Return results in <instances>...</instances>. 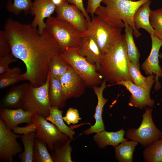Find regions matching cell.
I'll return each instance as SVG.
<instances>
[{
  "instance_id": "6da1fadb",
  "label": "cell",
  "mask_w": 162,
  "mask_h": 162,
  "mask_svg": "<svg viewBox=\"0 0 162 162\" xmlns=\"http://www.w3.org/2000/svg\"><path fill=\"white\" fill-rule=\"evenodd\" d=\"M4 28L11 52L26 66V72L20 76L34 86L44 84L50 72L51 59L61 52L56 41L46 29L41 34L31 24L10 18L6 21Z\"/></svg>"
},
{
  "instance_id": "7a4b0ae2",
  "label": "cell",
  "mask_w": 162,
  "mask_h": 162,
  "mask_svg": "<svg viewBox=\"0 0 162 162\" xmlns=\"http://www.w3.org/2000/svg\"><path fill=\"white\" fill-rule=\"evenodd\" d=\"M130 62L124 35L122 34L104 53L98 71L104 80L110 83L132 81L128 73Z\"/></svg>"
},
{
  "instance_id": "3957f363",
  "label": "cell",
  "mask_w": 162,
  "mask_h": 162,
  "mask_svg": "<svg viewBox=\"0 0 162 162\" xmlns=\"http://www.w3.org/2000/svg\"><path fill=\"white\" fill-rule=\"evenodd\" d=\"M149 0H102L105 6H100L94 14L105 21L113 28L122 29L125 22L133 31V35L138 38L142 34L136 28L134 21V14L137 10Z\"/></svg>"
},
{
  "instance_id": "277c9868",
  "label": "cell",
  "mask_w": 162,
  "mask_h": 162,
  "mask_svg": "<svg viewBox=\"0 0 162 162\" xmlns=\"http://www.w3.org/2000/svg\"><path fill=\"white\" fill-rule=\"evenodd\" d=\"M77 48H68L62 52L59 56L68 64L85 82L86 87L93 88L100 85L104 80L98 71L96 65L87 61L79 55Z\"/></svg>"
},
{
  "instance_id": "5b68a950",
  "label": "cell",
  "mask_w": 162,
  "mask_h": 162,
  "mask_svg": "<svg viewBox=\"0 0 162 162\" xmlns=\"http://www.w3.org/2000/svg\"><path fill=\"white\" fill-rule=\"evenodd\" d=\"M46 29L58 44L61 52L68 48H77L81 33L72 24L57 17L50 16L45 22Z\"/></svg>"
},
{
  "instance_id": "8992f818",
  "label": "cell",
  "mask_w": 162,
  "mask_h": 162,
  "mask_svg": "<svg viewBox=\"0 0 162 162\" xmlns=\"http://www.w3.org/2000/svg\"><path fill=\"white\" fill-rule=\"evenodd\" d=\"M50 72L45 83L38 87L30 83L24 93L22 108L46 118L49 115L51 106L49 97Z\"/></svg>"
},
{
  "instance_id": "52a82bcc",
  "label": "cell",
  "mask_w": 162,
  "mask_h": 162,
  "mask_svg": "<svg viewBox=\"0 0 162 162\" xmlns=\"http://www.w3.org/2000/svg\"><path fill=\"white\" fill-rule=\"evenodd\" d=\"M122 31V28L111 27L101 18L96 16L88 22L86 31L81 33V36H91L104 54L121 35Z\"/></svg>"
},
{
  "instance_id": "ba28073f",
  "label": "cell",
  "mask_w": 162,
  "mask_h": 162,
  "mask_svg": "<svg viewBox=\"0 0 162 162\" xmlns=\"http://www.w3.org/2000/svg\"><path fill=\"white\" fill-rule=\"evenodd\" d=\"M145 111L142 116V119L140 127L128 129L127 137L139 143L143 147H146L154 141L162 138V132L155 125L152 118V109L145 108Z\"/></svg>"
},
{
  "instance_id": "9c48e42d",
  "label": "cell",
  "mask_w": 162,
  "mask_h": 162,
  "mask_svg": "<svg viewBox=\"0 0 162 162\" xmlns=\"http://www.w3.org/2000/svg\"><path fill=\"white\" fill-rule=\"evenodd\" d=\"M36 123L35 138L45 143L49 150L52 152L54 147L72 140L60 131L53 124L48 122L46 118L35 114L32 123Z\"/></svg>"
},
{
  "instance_id": "30bf717a",
  "label": "cell",
  "mask_w": 162,
  "mask_h": 162,
  "mask_svg": "<svg viewBox=\"0 0 162 162\" xmlns=\"http://www.w3.org/2000/svg\"><path fill=\"white\" fill-rule=\"evenodd\" d=\"M6 127L4 122L0 118V160L12 162L13 157L22 151L21 145L17 141L21 137Z\"/></svg>"
},
{
  "instance_id": "8fae6325",
  "label": "cell",
  "mask_w": 162,
  "mask_h": 162,
  "mask_svg": "<svg viewBox=\"0 0 162 162\" xmlns=\"http://www.w3.org/2000/svg\"><path fill=\"white\" fill-rule=\"evenodd\" d=\"M154 83L151 82L146 87L137 86L129 81L122 80L116 84L124 86L131 94L128 105L142 109L146 107L152 108L154 106L155 101L151 98L150 92Z\"/></svg>"
},
{
  "instance_id": "7c38bea8",
  "label": "cell",
  "mask_w": 162,
  "mask_h": 162,
  "mask_svg": "<svg viewBox=\"0 0 162 162\" xmlns=\"http://www.w3.org/2000/svg\"><path fill=\"white\" fill-rule=\"evenodd\" d=\"M152 41V47L150 53L141 65L142 70L148 75H155L154 89L158 91L162 85L159 80L162 77V69L159 65V52L162 46V40H160L154 35H150Z\"/></svg>"
},
{
  "instance_id": "4fadbf2b",
  "label": "cell",
  "mask_w": 162,
  "mask_h": 162,
  "mask_svg": "<svg viewBox=\"0 0 162 162\" xmlns=\"http://www.w3.org/2000/svg\"><path fill=\"white\" fill-rule=\"evenodd\" d=\"M60 81L66 100L78 98L85 92L86 86L85 82L71 66Z\"/></svg>"
},
{
  "instance_id": "5bb4252c",
  "label": "cell",
  "mask_w": 162,
  "mask_h": 162,
  "mask_svg": "<svg viewBox=\"0 0 162 162\" xmlns=\"http://www.w3.org/2000/svg\"><path fill=\"white\" fill-rule=\"evenodd\" d=\"M57 17L69 22L81 32H86L88 22L84 14L76 6L65 1L56 7L55 10Z\"/></svg>"
},
{
  "instance_id": "9a60e30c",
  "label": "cell",
  "mask_w": 162,
  "mask_h": 162,
  "mask_svg": "<svg viewBox=\"0 0 162 162\" xmlns=\"http://www.w3.org/2000/svg\"><path fill=\"white\" fill-rule=\"evenodd\" d=\"M56 8L51 0H34L33 2L30 12L34 17L31 25L35 28L38 26L40 34L46 28L44 19L51 16Z\"/></svg>"
},
{
  "instance_id": "2e32d148",
  "label": "cell",
  "mask_w": 162,
  "mask_h": 162,
  "mask_svg": "<svg viewBox=\"0 0 162 162\" xmlns=\"http://www.w3.org/2000/svg\"><path fill=\"white\" fill-rule=\"evenodd\" d=\"M77 52L79 55L84 57L89 62L96 65L98 71L104 54L91 36L82 37Z\"/></svg>"
},
{
  "instance_id": "e0dca14e",
  "label": "cell",
  "mask_w": 162,
  "mask_h": 162,
  "mask_svg": "<svg viewBox=\"0 0 162 162\" xmlns=\"http://www.w3.org/2000/svg\"><path fill=\"white\" fill-rule=\"evenodd\" d=\"M35 113L23 110L22 108L9 109L0 108V118L4 122L8 129L12 130L15 127L21 123L30 124Z\"/></svg>"
},
{
  "instance_id": "ac0fdd59",
  "label": "cell",
  "mask_w": 162,
  "mask_h": 162,
  "mask_svg": "<svg viewBox=\"0 0 162 162\" xmlns=\"http://www.w3.org/2000/svg\"><path fill=\"white\" fill-rule=\"evenodd\" d=\"M106 81L104 80L100 86H95L92 88L98 99V103L94 116L95 122L93 125L84 130L83 134L85 135L96 133L105 130L102 113L104 107L108 101V100L104 98L103 96L104 90L106 87Z\"/></svg>"
},
{
  "instance_id": "d6986e66",
  "label": "cell",
  "mask_w": 162,
  "mask_h": 162,
  "mask_svg": "<svg viewBox=\"0 0 162 162\" xmlns=\"http://www.w3.org/2000/svg\"><path fill=\"white\" fill-rule=\"evenodd\" d=\"M29 83L12 86L1 99L0 108L15 109L22 108L24 93Z\"/></svg>"
},
{
  "instance_id": "ffe728a7",
  "label": "cell",
  "mask_w": 162,
  "mask_h": 162,
  "mask_svg": "<svg viewBox=\"0 0 162 162\" xmlns=\"http://www.w3.org/2000/svg\"><path fill=\"white\" fill-rule=\"evenodd\" d=\"M125 134V131L123 129L115 132H108L104 130L96 133L93 139L99 148L103 149L108 145L115 148L128 140L124 137Z\"/></svg>"
},
{
  "instance_id": "44dd1931",
  "label": "cell",
  "mask_w": 162,
  "mask_h": 162,
  "mask_svg": "<svg viewBox=\"0 0 162 162\" xmlns=\"http://www.w3.org/2000/svg\"><path fill=\"white\" fill-rule=\"evenodd\" d=\"M151 3V1L149 0L137 10L134 14V21L135 26L137 30L142 28L150 35H154V31L149 21L150 14L151 10L150 8Z\"/></svg>"
},
{
  "instance_id": "7402d4cb",
  "label": "cell",
  "mask_w": 162,
  "mask_h": 162,
  "mask_svg": "<svg viewBox=\"0 0 162 162\" xmlns=\"http://www.w3.org/2000/svg\"><path fill=\"white\" fill-rule=\"evenodd\" d=\"M48 93L51 106L59 109L64 106L66 100L64 98L60 81L51 75L50 79Z\"/></svg>"
},
{
  "instance_id": "603a6c76",
  "label": "cell",
  "mask_w": 162,
  "mask_h": 162,
  "mask_svg": "<svg viewBox=\"0 0 162 162\" xmlns=\"http://www.w3.org/2000/svg\"><path fill=\"white\" fill-rule=\"evenodd\" d=\"M49 115L46 118L53 124L62 132L67 136L70 139L73 140L75 131L71 127L67 126L64 123L62 117L63 111L58 108L50 106Z\"/></svg>"
},
{
  "instance_id": "cb8c5ba5",
  "label": "cell",
  "mask_w": 162,
  "mask_h": 162,
  "mask_svg": "<svg viewBox=\"0 0 162 162\" xmlns=\"http://www.w3.org/2000/svg\"><path fill=\"white\" fill-rule=\"evenodd\" d=\"M125 24L124 37L128 55L130 62L140 69V53L135 44L133 38V31L127 23Z\"/></svg>"
},
{
  "instance_id": "d4e9b609",
  "label": "cell",
  "mask_w": 162,
  "mask_h": 162,
  "mask_svg": "<svg viewBox=\"0 0 162 162\" xmlns=\"http://www.w3.org/2000/svg\"><path fill=\"white\" fill-rule=\"evenodd\" d=\"M138 143L133 140L120 143L114 148L116 158L120 162H132L133 153Z\"/></svg>"
},
{
  "instance_id": "484cf974",
  "label": "cell",
  "mask_w": 162,
  "mask_h": 162,
  "mask_svg": "<svg viewBox=\"0 0 162 162\" xmlns=\"http://www.w3.org/2000/svg\"><path fill=\"white\" fill-rule=\"evenodd\" d=\"M24 151L18 154L21 162H33V154L35 141V132H32L21 136Z\"/></svg>"
},
{
  "instance_id": "4316f807",
  "label": "cell",
  "mask_w": 162,
  "mask_h": 162,
  "mask_svg": "<svg viewBox=\"0 0 162 162\" xmlns=\"http://www.w3.org/2000/svg\"><path fill=\"white\" fill-rule=\"evenodd\" d=\"M143 154L144 161L162 162V138L145 147Z\"/></svg>"
},
{
  "instance_id": "83f0119b",
  "label": "cell",
  "mask_w": 162,
  "mask_h": 162,
  "mask_svg": "<svg viewBox=\"0 0 162 162\" xmlns=\"http://www.w3.org/2000/svg\"><path fill=\"white\" fill-rule=\"evenodd\" d=\"M71 140L54 147L50 154L53 162H73L71 154L72 148L70 145Z\"/></svg>"
},
{
  "instance_id": "f1b7e54d",
  "label": "cell",
  "mask_w": 162,
  "mask_h": 162,
  "mask_svg": "<svg viewBox=\"0 0 162 162\" xmlns=\"http://www.w3.org/2000/svg\"><path fill=\"white\" fill-rule=\"evenodd\" d=\"M128 73L132 82L137 86L146 87L151 82H155L154 75L152 74L145 77L140 70L131 62L129 64Z\"/></svg>"
},
{
  "instance_id": "f546056e",
  "label": "cell",
  "mask_w": 162,
  "mask_h": 162,
  "mask_svg": "<svg viewBox=\"0 0 162 162\" xmlns=\"http://www.w3.org/2000/svg\"><path fill=\"white\" fill-rule=\"evenodd\" d=\"M46 144L36 138L33 154V162H53L48 152Z\"/></svg>"
},
{
  "instance_id": "4dcf8cb0",
  "label": "cell",
  "mask_w": 162,
  "mask_h": 162,
  "mask_svg": "<svg viewBox=\"0 0 162 162\" xmlns=\"http://www.w3.org/2000/svg\"><path fill=\"white\" fill-rule=\"evenodd\" d=\"M21 69L18 68L10 69L0 75V89L11 86L21 81L24 80L20 76Z\"/></svg>"
},
{
  "instance_id": "1f68e13d",
  "label": "cell",
  "mask_w": 162,
  "mask_h": 162,
  "mask_svg": "<svg viewBox=\"0 0 162 162\" xmlns=\"http://www.w3.org/2000/svg\"><path fill=\"white\" fill-rule=\"evenodd\" d=\"M70 67V65L59 56H55L50 62L51 75L60 80Z\"/></svg>"
},
{
  "instance_id": "d6a6232c",
  "label": "cell",
  "mask_w": 162,
  "mask_h": 162,
  "mask_svg": "<svg viewBox=\"0 0 162 162\" xmlns=\"http://www.w3.org/2000/svg\"><path fill=\"white\" fill-rule=\"evenodd\" d=\"M32 3L31 0H8L6 8L8 11L16 15L22 11L28 14L30 11Z\"/></svg>"
},
{
  "instance_id": "836d02e7",
  "label": "cell",
  "mask_w": 162,
  "mask_h": 162,
  "mask_svg": "<svg viewBox=\"0 0 162 162\" xmlns=\"http://www.w3.org/2000/svg\"><path fill=\"white\" fill-rule=\"evenodd\" d=\"M149 21L154 31V35L162 40V8L151 10Z\"/></svg>"
},
{
  "instance_id": "e575fe53",
  "label": "cell",
  "mask_w": 162,
  "mask_h": 162,
  "mask_svg": "<svg viewBox=\"0 0 162 162\" xmlns=\"http://www.w3.org/2000/svg\"><path fill=\"white\" fill-rule=\"evenodd\" d=\"M17 58L11 52L0 57V75L8 70L10 63L16 62Z\"/></svg>"
},
{
  "instance_id": "d590c367",
  "label": "cell",
  "mask_w": 162,
  "mask_h": 162,
  "mask_svg": "<svg viewBox=\"0 0 162 162\" xmlns=\"http://www.w3.org/2000/svg\"><path fill=\"white\" fill-rule=\"evenodd\" d=\"M64 120L68 125L75 124L81 119L79 116L77 110L73 108H69L67 111L65 116L63 117Z\"/></svg>"
},
{
  "instance_id": "8d00e7d4",
  "label": "cell",
  "mask_w": 162,
  "mask_h": 162,
  "mask_svg": "<svg viewBox=\"0 0 162 162\" xmlns=\"http://www.w3.org/2000/svg\"><path fill=\"white\" fill-rule=\"evenodd\" d=\"M11 52V50L7 41L4 30L0 32V57Z\"/></svg>"
},
{
  "instance_id": "74e56055",
  "label": "cell",
  "mask_w": 162,
  "mask_h": 162,
  "mask_svg": "<svg viewBox=\"0 0 162 162\" xmlns=\"http://www.w3.org/2000/svg\"><path fill=\"white\" fill-rule=\"evenodd\" d=\"M37 127L36 123L33 122L28 124L26 126L20 127L16 126L12 129L13 131L16 133L20 134H26L32 132H35Z\"/></svg>"
},
{
  "instance_id": "f35d334b",
  "label": "cell",
  "mask_w": 162,
  "mask_h": 162,
  "mask_svg": "<svg viewBox=\"0 0 162 162\" xmlns=\"http://www.w3.org/2000/svg\"><path fill=\"white\" fill-rule=\"evenodd\" d=\"M102 0H87V8L86 9L88 13L90 14L92 18L94 16L95 11L100 6Z\"/></svg>"
},
{
  "instance_id": "ab89813d",
  "label": "cell",
  "mask_w": 162,
  "mask_h": 162,
  "mask_svg": "<svg viewBox=\"0 0 162 162\" xmlns=\"http://www.w3.org/2000/svg\"><path fill=\"white\" fill-rule=\"evenodd\" d=\"M69 4L74 5L82 11L88 22L91 20L89 14L85 8L83 4V0H65Z\"/></svg>"
},
{
  "instance_id": "60d3db41",
  "label": "cell",
  "mask_w": 162,
  "mask_h": 162,
  "mask_svg": "<svg viewBox=\"0 0 162 162\" xmlns=\"http://www.w3.org/2000/svg\"><path fill=\"white\" fill-rule=\"evenodd\" d=\"M51 1L56 7L61 5L66 1L65 0H51Z\"/></svg>"
},
{
  "instance_id": "b9f144b4",
  "label": "cell",
  "mask_w": 162,
  "mask_h": 162,
  "mask_svg": "<svg viewBox=\"0 0 162 162\" xmlns=\"http://www.w3.org/2000/svg\"><path fill=\"white\" fill-rule=\"evenodd\" d=\"M160 101L161 102H162V98H161L160 100Z\"/></svg>"
},
{
  "instance_id": "7bdbcfd3",
  "label": "cell",
  "mask_w": 162,
  "mask_h": 162,
  "mask_svg": "<svg viewBox=\"0 0 162 162\" xmlns=\"http://www.w3.org/2000/svg\"><path fill=\"white\" fill-rule=\"evenodd\" d=\"M130 0L133 1H136V0Z\"/></svg>"
}]
</instances>
